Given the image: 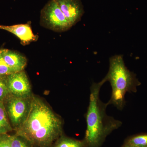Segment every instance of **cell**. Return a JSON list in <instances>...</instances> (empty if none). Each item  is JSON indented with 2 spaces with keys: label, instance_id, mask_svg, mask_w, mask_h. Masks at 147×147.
Here are the masks:
<instances>
[{
  "label": "cell",
  "instance_id": "13",
  "mask_svg": "<svg viewBox=\"0 0 147 147\" xmlns=\"http://www.w3.org/2000/svg\"><path fill=\"white\" fill-rule=\"evenodd\" d=\"M10 144L11 147H34L28 139L16 134L10 135Z\"/></svg>",
  "mask_w": 147,
  "mask_h": 147
},
{
  "label": "cell",
  "instance_id": "11",
  "mask_svg": "<svg viewBox=\"0 0 147 147\" xmlns=\"http://www.w3.org/2000/svg\"><path fill=\"white\" fill-rule=\"evenodd\" d=\"M13 131L3 102H0V135Z\"/></svg>",
  "mask_w": 147,
  "mask_h": 147
},
{
  "label": "cell",
  "instance_id": "15",
  "mask_svg": "<svg viewBox=\"0 0 147 147\" xmlns=\"http://www.w3.org/2000/svg\"><path fill=\"white\" fill-rule=\"evenodd\" d=\"M14 72H16L0 58V76H7Z\"/></svg>",
  "mask_w": 147,
  "mask_h": 147
},
{
  "label": "cell",
  "instance_id": "14",
  "mask_svg": "<svg viewBox=\"0 0 147 147\" xmlns=\"http://www.w3.org/2000/svg\"><path fill=\"white\" fill-rule=\"evenodd\" d=\"M7 76H0V102L4 100L10 94L6 80Z\"/></svg>",
  "mask_w": 147,
  "mask_h": 147
},
{
  "label": "cell",
  "instance_id": "4",
  "mask_svg": "<svg viewBox=\"0 0 147 147\" xmlns=\"http://www.w3.org/2000/svg\"><path fill=\"white\" fill-rule=\"evenodd\" d=\"M33 96L24 98L10 94L4 100L5 108L13 131L18 130L26 121L31 109Z\"/></svg>",
  "mask_w": 147,
  "mask_h": 147
},
{
  "label": "cell",
  "instance_id": "5",
  "mask_svg": "<svg viewBox=\"0 0 147 147\" xmlns=\"http://www.w3.org/2000/svg\"><path fill=\"white\" fill-rule=\"evenodd\" d=\"M41 26L57 32L69 30L72 26L67 21L55 0H50L40 11Z\"/></svg>",
  "mask_w": 147,
  "mask_h": 147
},
{
  "label": "cell",
  "instance_id": "2",
  "mask_svg": "<svg viewBox=\"0 0 147 147\" xmlns=\"http://www.w3.org/2000/svg\"><path fill=\"white\" fill-rule=\"evenodd\" d=\"M102 79L93 83L90 88L89 103L86 114L87 128L83 141L85 147H100L109 134L122 125L121 121L106 113L108 102L100 100V88L105 83Z\"/></svg>",
  "mask_w": 147,
  "mask_h": 147
},
{
  "label": "cell",
  "instance_id": "12",
  "mask_svg": "<svg viewBox=\"0 0 147 147\" xmlns=\"http://www.w3.org/2000/svg\"><path fill=\"white\" fill-rule=\"evenodd\" d=\"M124 143L134 147H147V133H141L127 138Z\"/></svg>",
  "mask_w": 147,
  "mask_h": 147
},
{
  "label": "cell",
  "instance_id": "18",
  "mask_svg": "<svg viewBox=\"0 0 147 147\" xmlns=\"http://www.w3.org/2000/svg\"></svg>",
  "mask_w": 147,
  "mask_h": 147
},
{
  "label": "cell",
  "instance_id": "8",
  "mask_svg": "<svg viewBox=\"0 0 147 147\" xmlns=\"http://www.w3.org/2000/svg\"><path fill=\"white\" fill-rule=\"evenodd\" d=\"M0 30L6 31L15 35L20 40L21 44L24 46L36 42L39 37L33 32L30 22L11 26L0 25Z\"/></svg>",
  "mask_w": 147,
  "mask_h": 147
},
{
  "label": "cell",
  "instance_id": "1",
  "mask_svg": "<svg viewBox=\"0 0 147 147\" xmlns=\"http://www.w3.org/2000/svg\"><path fill=\"white\" fill-rule=\"evenodd\" d=\"M15 134L36 147H51L63 133V121L42 98L34 95L26 121Z\"/></svg>",
  "mask_w": 147,
  "mask_h": 147
},
{
  "label": "cell",
  "instance_id": "16",
  "mask_svg": "<svg viewBox=\"0 0 147 147\" xmlns=\"http://www.w3.org/2000/svg\"><path fill=\"white\" fill-rule=\"evenodd\" d=\"M0 147H11L10 135L8 134L0 135Z\"/></svg>",
  "mask_w": 147,
  "mask_h": 147
},
{
  "label": "cell",
  "instance_id": "10",
  "mask_svg": "<svg viewBox=\"0 0 147 147\" xmlns=\"http://www.w3.org/2000/svg\"><path fill=\"white\" fill-rule=\"evenodd\" d=\"M51 147H85L83 140L68 137L63 134L55 141Z\"/></svg>",
  "mask_w": 147,
  "mask_h": 147
},
{
  "label": "cell",
  "instance_id": "9",
  "mask_svg": "<svg viewBox=\"0 0 147 147\" xmlns=\"http://www.w3.org/2000/svg\"><path fill=\"white\" fill-rule=\"evenodd\" d=\"M0 58L16 72L24 70L28 62L26 57L23 54L5 48L0 49Z\"/></svg>",
  "mask_w": 147,
  "mask_h": 147
},
{
  "label": "cell",
  "instance_id": "17",
  "mask_svg": "<svg viewBox=\"0 0 147 147\" xmlns=\"http://www.w3.org/2000/svg\"><path fill=\"white\" fill-rule=\"evenodd\" d=\"M121 147H134L131 145L128 144H126V143H124Z\"/></svg>",
  "mask_w": 147,
  "mask_h": 147
},
{
  "label": "cell",
  "instance_id": "7",
  "mask_svg": "<svg viewBox=\"0 0 147 147\" xmlns=\"http://www.w3.org/2000/svg\"><path fill=\"white\" fill-rule=\"evenodd\" d=\"M61 10L71 26L81 21L84 13L81 0H55Z\"/></svg>",
  "mask_w": 147,
  "mask_h": 147
},
{
  "label": "cell",
  "instance_id": "3",
  "mask_svg": "<svg viewBox=\"0 0 147 147\" xmlns=\"http://www.w3.org/2000/svg\"><path fill=\"white\" fill-rule=\"evenodd\" d=\"M109 62V70L103 78L105 82H110L112 88L111 98L108 103L121 110L125 105L126 93L136 92L141 83L136 74L125 66L123 55H114Z\"/></svg>",
  "mask_w": 147,
  "mask_h": 147
},
{
  "label": "cell",
  "instance_id": "6",
  "mask_svg": "<svg viewBox=\"0 0 147 147\" xmlns=\"http://www.w3.org/2000/svg\"><path fill=\"white\" fill-rule=\"evenodd\" d=\"M7 82L11 94L18 97H32L31 85L25 70L11 74L6 76Z\"/></svg>",
  "mask_w": 147,
  "mask_h": 147
}]
</instances>
